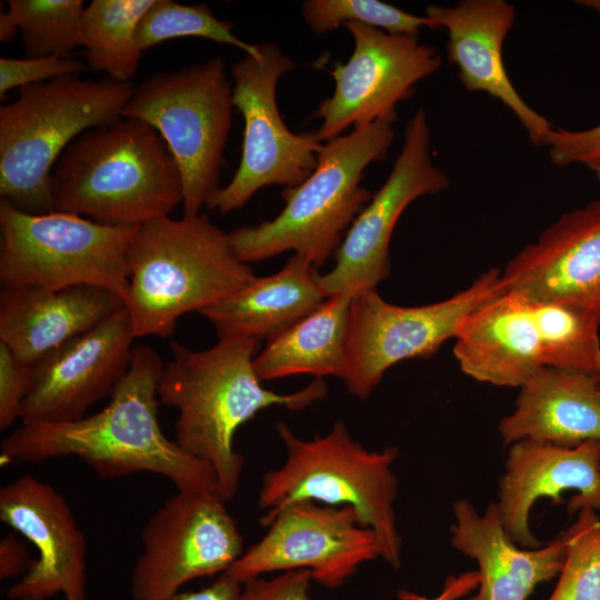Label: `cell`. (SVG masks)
I'll return each mask as SVG.
<instances>
[{
    "label": "cell",
    "instance_id": "cell-1",
    "mask_svg": "<svg viewBox=\"0 0 600 600\" xmlns=\"http://www.w3.org/2000/svg\"><path fill=\"white\" fill-rule=\"evenodd\" d=\"M163 368L153 348L133 347L128 371L103 409L66 422H22L1 441L2 457L29 463L76 457L101 479L150 472L178 491H218L212 467L161 430L158 387Z\"/></svg>",
    "mask_w": 600,
    "mask_h": 600
},
{
    "label": "cell",
    "instance_id": "cell-2",
    "mask_svg": "<svg viewBox=\"0 0 600 600\" xmlns=\"http://www.w3.org/2000/svg\"><path fill=\"white\" fill-rule=\"evenodd\" d=\"M259 348L251 338L219 339L204 350L172 341L158 387L160 403L178 411L176 442L212 467L226 501L238 492L244 463L233 448L237 430L261 410H300L327 394L321 378L292 393L263 388L253 368Z\"/></svg>",
    "mask_w": 600,
    "mask_h": 600
},
{
    "label": "cell",
    "instance_id": "cell-3",
    "mask_svg": "<svg viewBox=\"0 0 600 600\" xmlns=\"http://www.w3.org/2000/svg\"><path fill=\"white\" fill-rule=\"evenodd\" d=\"M56 211L137 228L183 201L178 164L150 124L121 117L79 136L52 171Z\"/></svg>",
    "mask_w": 600,
    "mask_h": 600
},
{
    "label": "cell",
    "instance_id": "cell-4",
    "mask_svg": "<svg viewBox=\"0 0 600 600\" xmlns=\"http://www.w3.org/2000/svg\"><path fill=\"white\" fill-rule=\"evenodd\" d=\"M256 277L206 213L147 222L129 248L124 306L134 337H168L180 317L221 302Z\"/></svg>",
    "mask_w": 600,
    "mask_h": 600
},
{
    "label": "cell",
    "instance_id": "cell-5",
    "mask_svg": "<svg viewBox=\"0 0 600 600\" xmlns=\"http://www.w3.org/2000/svg\"><path fill=\"white\" fill-rule=\"evenodd\" d=\"M393 138L392 123L378 120L327 141L313 172L283 189L284 208L276 218L229 232L239 259L259 262L292 251L321 267L372 198L362 186L364 170L386 157Z\"/></svg>",
    "mask_w": 600,
    "mask_h": 600
},
{
    "label": "cell",
    "instance_id": "cell-6",
    "mask_svg": "<svg viewBox=\"0 0 600 600\" xmlns=\"http://www.w3.org/2000/svg\"><path fill=\"white\" fill-rule=\"evenodd\" d=\"M133 86L64 76L19 89L0 107V196L29 213L56 211L52 171L83 132L122 117Z\"/></svg>",
    "mask_w": 600,
    "mask_h": 600
},
{
    "label": "cell",
    "instance_id": "cell-7",
    "mask_svg": "<svg viewBox=\"0 0 600 600\" xmlns=\"http://www.w3.org/2000/svg\"><path fill=\"white\" fill-rule=\"evenodd\" d=\"M277 432L286 459L263 474L259 507L272 511L303 500L352 507L361 524L376 533L381 559L399 568L402 538L394 511L398 479L393 471L398 448L368 450L341 421L310 440L298 437L284 422L277 423Z\"/></svg>",
    "mask_w": 600,
    "mask_h": 600
},
{
    "label": "cell",
    "instance_id": "cell-8",
    "mask_svg": "<svg viewBox=\"0 0 600 600\" xmlns=\"http://www.w3.org/2000/svg\"><path fill=\"white\" fill-rule=\"evenodd\" d=\"M233 88L221 57L144 79L122 117L156 129L182 180L183 214L201 213L221 189L220 173L232 128Z\"/></svg>",
    "mask_w": 600,
    "mask_h": 600
},
{
    "label": "cell",
    "instance_id": "cell-9",
    "mask_svg": "<svg viewBox=\"0 0 600 600\" xmlns=\"http://www.w3.org/2000/svg\"><path fill=\"white\" fill-rule=\"evenodd\" d=\"M137 228L104 226L62 211L29 213L1 199V284L91 286L108 289L124 301L129 248Z\"/></svg>",
    "mask_w": 600,
    "mask_h": 600
},
{
    "label": "cell",
    "instance_id": "cell-10",
    "mask_svg": "<svg viewBox=\"0 0 600 600\" xmlns=\"http://www.w3.org/2000/svg\"><path fill=\"white\" fill-rule=\"evenodd\" d=\"M294 61L274 43L257 44L254 54L231 67L233 104L244 121L240 163L208 209L226 214L242 208L268 186L297 187L316 169L322 142L316 132L294 133L277 104L278 80Z\"/></svg>",
    "mask_w": 600,
    "mask_h": 600
},
{
    "label": "cell",
    "instance_id": "cell-11",
    "mask_svg": "<svg viewBox=\"0 0 600 600\" xmlns=\"http://www.w3.org/2000/svg\"><path fill=\"white\" fill-rule=\"evenodd\" d=\"M506 291L501 270L491 268L452 297L424 306H396L377 290L353 294L342 379L347 389L359 399L368 398L392 366L433 356L454 338L466 316Z\"/></svg>",
    "mask_w": 600,
    "mask_h": 600
},
{
    "label": "cell",
    "instance_id": "cell-12",
    "mask_svg": "<svg viewBox=\"0 0 600 600\" xmlns=\"http://www.w3.org/2000/svg\"><path fill=\"white\" fill-rule=\"evenodd\" d=\"M218 491H178L148 519L133 566V600H158L186 583L224 573L244 552L239 527Z\"/></svg>",
    "mask_w": 600,
    "mask_h": 600
},
{
    "label": "cell",
    "instance_id": "cell-13",
    "mask_svg": "<svg viewBox=\"0 0 600 600\" xmlns=\"http://www.w3.org/2000/svg\"><path fill=\"white\" fill-rule=\"evenodd\" d=\"M260 523L266 534L224 572L241 584L270 572L309 569L313 581L336 589L382 556L376 533L349 506L296 501L267 511Z\"/></svg>",
    "mask_w": 600,
    "mask_h": 600
},
{
    "label": "cell",
    "instance_id": "cell-14",
    "mask_svg": "<svg viewBox=\"0 0 600 600\" xmlns=\"http://www.w3.org/2000/svg\"><path fill=\"white\" fill-rule=\"evenodd\" d=\"M449 186V177L432 162L428 117L419 108L406 123L388 178L349 227L333 254V268L319 277L326 296L377 290L390 276V240L403 211L418 198Z\"/></svg>",
    "mask_w": 600,
    "mask_h": 600
},
{
    "label": "cell",
    "instance_id": "cell-15",
    "mask_svg": "<svg viewBox=\"0 0 600 600\" xmlns=\"http://www.w3.org/2000/svg\"><path fill=\"white\" fill-rule=\"evenodd\" d=\"M344 27L354 47L349 60L330 71L333 93L314 111L321 120L316 132L321 142L378 120L393 124L398 104L409 99L414 86L436 73L442 62L436 48L416 36L390 34L357 23Z\"/></svg>",
    "mask_w": 600,
    "mask_h": 600
},
{
    "label": "cell",
    "instance_id": "cell-16",
    "mask_svg": "<svg viewBox=\"0 0 600 600\" xmlns=\"http://www.w3.org/2000/svg\"><path fill=\"white\" fill-rule=\"evenodd\" d=\"M136 339L126 308L52 350L33 364L22 422L80 419L111 396L128 371Z\"/></svg>",
    "mask_w": 600,
    "mask_h": 600
},
{
    "label": "cell",
    "instance_id": "cell-17",
    "mask_svg": "<svg viewBox=\"0 0 600 600\" xmlns=\"http://www.w3.org/2000/svg\"><path fill=\"white\" fill-rule=\"evenodd\" d=\"M0 519L31 542L38 557L8 590L11 600H86L87 540L50 483L23 474L0 489Z\"/></svg>",
    "mask_w": 600,
    "mask_h": 600
},
{
    "label": "cell",
    "instance_id": "cell-18",
    "mask_svg": "<svg viewBox=\"0 0 600 600\" xmlns=\"http://www.w3.org/2000/svg\"><path fill=\"white\" fill-rule=\"evenodd\" d=\"M507 290L600 319V199L560 216L501 271Z\"/></svg>",
    "mask_w": 600,
    "mask_h": 600
},
{
    "label": "cell",
    "instance_id": "cell-19",
    "mask_svg": "<svg viewBox=\"0 0 600 600\" xmlns=\"http://www.w3.org/2000/svg\"><path fill=\"white\" fill-rule=\"evenodd\" d=\"M566 491L576 492L568 503L570 514L600 510V441L561 447L526 439L510 444L496 503L511 540L521 548L541 547L529 526L530 511L543 498L560 504Z\"/></svg>",
    "mask_w": 600,
    "mask_h": 600
},
{
    "label": "cell",
    "instance_id": "cell-20",
    "mask_svg": "<svg viewBox=\"0 0 600 600\" xmlns=\"http://www.w3.org/2000/svg\"><path fill=\"white\" fill-rule=\"evenodd\" d=\"M431 29L448 33V59L470 92H484L503 103L526 130L534 147H544L554 128L532 109L509 79L502 57L504 40L516 20L514 7L506 0H462L452 7L426 9Z\"/></svg>",
    "mask_w": 600,
    "mask_h": 600
},
{
    "label": "cell",
    "instance_id": "cell-21",
    "mask_svg": "<svg viewBox=\"0 0 600 600\" xmlns=\"http://www.w3.org/2000/svg\"><path fill=\"white\" fill-rule=\"evenodd\" d=\"M452 510L451 546L479 567V590L468 600H526L539 583L559 576L567 554V530L543 547L527 549L508 536L496 502L479 513L461 499Z\"/></svg>",
    "mask_w": 600,
    "mask_h": 600
},
{
    "label": "cell",
    "instance_id": "cell-22",
    "mask_svg": "<svg viewBox=\"0 0 600 600\" xmlns=\"http://www.w3.org/2000/svg\"><path fill=\"white\" fill-rule=\"evenodd\" d=\"M123 308L119 294L99 287H2L0 341L33 366Z\"/></svg>",
    "mask_w": 600,
    "mask_h": 600
},
{
    "label": "cell",
    "instance_id": "cell-23",
    "mask_svg": "<svg viewBox=\"0 0 600 600\" xmlns=\"http://www.w3.org/2000/svg\"><path fill=\"white\" fill-rule=\"evenodd\" d=\"M453 339L461 371L480 382L520 388L544 367L530 301L516 291L466 316Z\"/></svg>",
    "mask_w": 600,
    "mask_h": 600
},
{
    "label": "cell",
    "instance_id": "cell-24",
    "mask_svg": "<svg viewBox=\"0 0 600 600\" xmlns=\"http://www.w3.org/2000/svg\"><path fill=\"white\" fill-rule=\"evenodd\" d=\"M506 446L533 440L561 447L600 441V382L543 367L521 387L514 409L498 424Z\"/></svg>",
    "mask_w": 600,
    "mask_h": 600
},
{
    "label": "cell",
    "instance_id": "cell-25",
    "mask_svg": "<svg viewBox=\"0 0 600 600\" xmlns=\"http://www.w3.org/2000/svg\"><path fill=\"white\" fill-rule=\"evenodd\" d=\"M318 268L299 254L276 273L256 277L248 286L199 313L213 326L219 339L268 340L292 326L328 298Z\"/></svg>",
    "mask_w": 600,
    "mask_h": 600
},
{
    "label": "cell",
    "instance_id": "cell-26",
    "mask_svg": "<svg viewBox=\"0 0 600 600\" xmlns=\"http://www.w3.org/2000/svg\"><path fill=\"white\" fill-rule=\"evenodd\" d=\"M352 297H328L319 308L268 339L253 360L258 378L262 382L294 374L343 379Z\"/></svg>",
    "mask_w": 600,
    "mask_h": 600
},
{
    "label": "cell",
    "instance_id": "cell-27",
    "mask_svg": "<svg viewBox=\"0 0 600 600\" xmlns=\"http://www.w3.org/2000/svg\"><path fill=\"white\" fill-rule=\"evenodd\" d=\"M154 0H93L84 7L81 47L88 67L119 82L134 77L142 51L138 26Z\"/></svg>",
    "mask_w": 600,
    "mask_h": 600
},
{
    "label": "cell",
    "instance_id": "cell-28",
    "mask_svg": "<svg viewBox=\"0 0 600 600\" xmlns=\"http://www.w3.org/2000/svg\"><path fill=\"white\" fill-rule=\"evenodd\" d=\"M529 301L544 367L583 373L600 382V319L568 304Z\"/></svg>",
    "mask_w": 600,
    "mask_h": 600
},
{
    "label": "cell",
    "instance_id": "cell-29",
    "mask_svg": "<svg viewBox=\"0 0 600 600\" xmlns=\"http://www.w3.org/2000/svg\"><path fill=\"white\" fill-rule=\"evenodd\" d=\"M82 0H9L28 58L68 56L81 47Z\"/></svg>",
    "mask_w": 600,
    "mask_h": 600
},
{
    "label": "cell",
    "instance_id": "cell-30",
    "mask_svg": "<svg viewBox=\"0 0 600 600\" xmlns=\"http://www.w3.org/2000/svg\"><path fill=\"white\" fill-rule=\"evenodd\" d=\"M232 27L231 21L217 18L204 3L181 4L172 0H154L142 17L136 38L142 52L171 39L198 37L254 54L257 44L236 37Z\"/></svg>",
    "mask_w": 600,
    "mask_h": 600
},
{
    "label": "cell",
    "instance_id": "cell-31",
    "mask_svg": "<svg viewBox=\"0 0 600 600\" xmlns=\"http://www.w3.org/2000/svg\"><path fill=\"white\" fill-rule=\"evenodd\" d=\"M302 17L316 34L327 33L349 23L380 29L390 34L418 36L431 29L426 16H416L378 0H308L301 7Z\"/></svg>",
    "mask_w": 600,
    "mask_h": 600
},
{
    "label": "cell",
    "instance_id": "cell-32",
    "mask_svg": "<svg viewBox=\"0 0 600 600\" xmlns=\"http://www.w3.org/2000/svg\"><path fill=\"white\" fill-rule=\"evenodd\" d=\"M567 531L566 560L548 600H600V518L581 509Z\"/></svg>",
    "mask_w": 600,
    "mask_h": 600
},
{
    "label": "cell",
    "instance_id": "cell-33",
    "mask_svg": "<svg viewBox=\"0 0 600 600\" xmlns=\"http://www.w3.org/2000/svg\"><path fill=\"white\" fill-rule=\"evenodd\" d=\"M87 69L84 63L68 56L36 58H0V96L3 98L12 89H22L64 76H73Z\"/></svg>",
    "mask_w": 600,
    "mask_h": 600
},
{
    "label": "cell",
    "instance_id": "cell-34",
    "mask_svg": "<svg viewBox=\"0 0 600 600\" xmlns=\"http://www.w3.org/2000/svg\"><path fill=\"white\" fill-rule=\"evenodd\" d=\"M544 147L556 166L584 167L600 182V123L579 130L553 128Z\"/></svg>",
    "mask_w": 600,
    "mask_h": 600
},
{
    "label": "cell",
    "instance_id": "cell-35",
    "mask_svg": "<svg viewBox=\"0 0 600 600\" xmlns=\"http://www.w3.org/2000/svg\"><path fill=\"white\" fill-rule=\"evenodd\" d=\"M33 366L17 358L0 341V429L20 419L23 401L30 390Z\"/></svg>",
    "mask_w": 600,
    "mask_h": 600
},
{
    "label": "cell",
    "instance_id": "cell-36",
    "mask_svg": "<svg viewBox=\"0 0 600 600\" xmlns=\"http://www.w3.org/2000/svg\"><path fill=\"white\" fill-rule=\"evenodd\" d=\"M309 569L283 571L273 578L258 577L242 584L236 600H311Z\"/></svg>",
    "mask_w": 600,
    "mask_h": 600
},
{
    "label": "cell",
    "instance_id": "cell-37",
    "mask_svg": "<svg viewBox=\"0 0 600 600\" xmlns=\"http://www.w3.org/2000/svg\"><path fill=\"white\" fill-rule=\"evenodd\" d=\"M27 544L16 534L8 533L0 540V579H20L32 567Z\"/></svg>",
    "mask_w": 600,
    "mask_h": 600
},
{
    "label": "cell",
    "instance_id": "cell-38",
    "mask_svg": "<svg viewBox=\"0 0 600 600\" xmlns=\"http://www.w3.org/2000/svg\"><path fill=\"white\" fill-rule=\"evenodd\" d=\"M478 571H468L446 579L442 590L436 597H426L409 590H399V600H460L478 588Z\"/></svg>",
    "mask_w": 600,
    "mask_h": 600
},
{
    "label": "cell",
    "instance_id": "cell-39",
    "mask_svg": "<svg viewBox=\"0 0 600 600\" xmlns=\"http://www.w3.org/2000/svg\"><path fill=\"white\" fill-rule=\"evenodd\" d=\"M242 584L222 573L210 586L198 591H179L158 600H236Z\"/></svg>",
    "mask_w": 600,
    "mask_h": 600
},
{
    "label": "cell",
    "instance_id": "cell-40",
    "mask_svg": "<svg viewBox=\"0 0 600 600\" xmlns=\"http://www.w3.org/2000/svg\"><path fill=\"white\" fill-rule=\"evenodd\" d=\"M18 32L19 27L13 14L9 10L6 12L2 11L0 14V41L4 43L10 42Z\"/></svg>",
    "mask_w": 600,
    "mask_h": 600
},
{
    "label": "cell",
    "instance_id": "cell-41",
    "mask_svg": "<svg viewBox=\"0 0 600 600\" xmlns=\"http://www.w3.org/2000/svg\"><path fill=\"white\" fill-rule=\"evenodd\" d=\"M577 3L600 13V0H583Z\"/></svg>",
    "mask_w": 600,
    "mask_h": 600
}]
</instances>
